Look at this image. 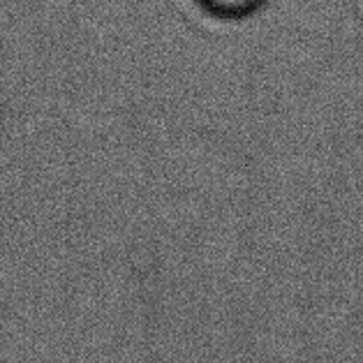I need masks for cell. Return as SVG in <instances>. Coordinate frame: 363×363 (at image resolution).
Wrapping results in <instances>:
<instances>
[{
  "label": "cell",
  "instance_id": "1",
  "mask_svg": "<svg viewBox=\"0 0 363 363\" xmlns=\"http://www.w3.org/2000/svg\"><path fill=\"white\" fill-rule=\"evenodd\" d=\"M211 3L218 7H241L245 3H250V0H211Z\"/></svg>",
  "mask_w": 363,
  "mask_h": 363
}]
</instances>
